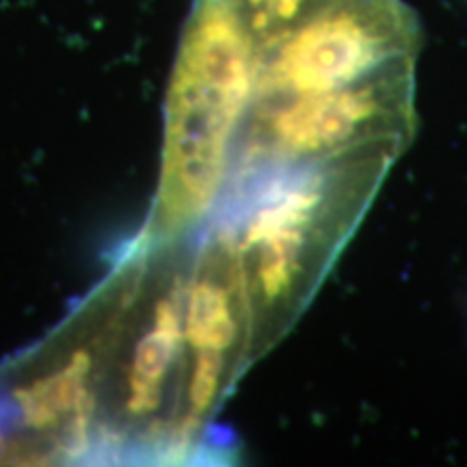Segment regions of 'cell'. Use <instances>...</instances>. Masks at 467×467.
Listing matches in <instances>:
<instances>
[{"label": "cell", "instance_id": "obj_1", "mask_svg": "<svg viewBox=\"0 0 467 467\" xmlns=\"http://www.w3.org/2000/svg\"><path fill=\"white\" fill-rule=\"evenodd\" d=\"M409 145L383 139L227 180L210 219L234 241L251 318V364L303 317Z\"/></svg>", "mask_w": 467, "mask_h": 467}, {"label": "cell", "instance_id": "obj_2", "mask_svg": "<svg viewBox=\"0 0 467 467\" xmlns=\"http://www.w3.org/2000/svg\"><path fill=\"white\" fill-rule=\"evenodd\" d=\"M258 69L260 48L236 0H192L169 78L161 182L145 230L150 247H182L219 208Z\"/></svg>", "mask_w": 467, "mask_h": 467}, {"label": "cell", "instance_id": "obj_3", "mask_svg": "<svg viewBox=\"0 0 467 467\" xmlns=\"http://www.w3.org/2000/svg\"><path fill=\"white\" fill-rule=\"evenodd\" d=\"M416 126V63H402L340 89L255 98L230 178L383 139L411 143Z\"/></svg>", "mask_w": 467, "mask_h": 467}, {"label": "cell", "instance_id": "obj_4", "mask_svg": "<svg viewBox=\"0 0 467 467\" xmlns=\"http://www.w3.org/2000/svg\"><path fill=\"white\" fill-rule=\"evenodd\" d=\"M422 25L405 0H334L260 52L255 98L320 93L418 63Z\"/></svg>", "mask_w": 467, "mask_h": 467}, {"label": "cell", "instance_id": "obj_5", "mask_svg": "<svg viewBox=\"0 0 467 467\" xmlns=\"http://www.w3.org/2000/svg\"><path fill=\"white\" fill-rule=\"evenodd\" d=\"M329 3L334 0H236V7L262 52Z\"/></svg>", "mask_w": 467, "mask_h": 467}]
</instances>
